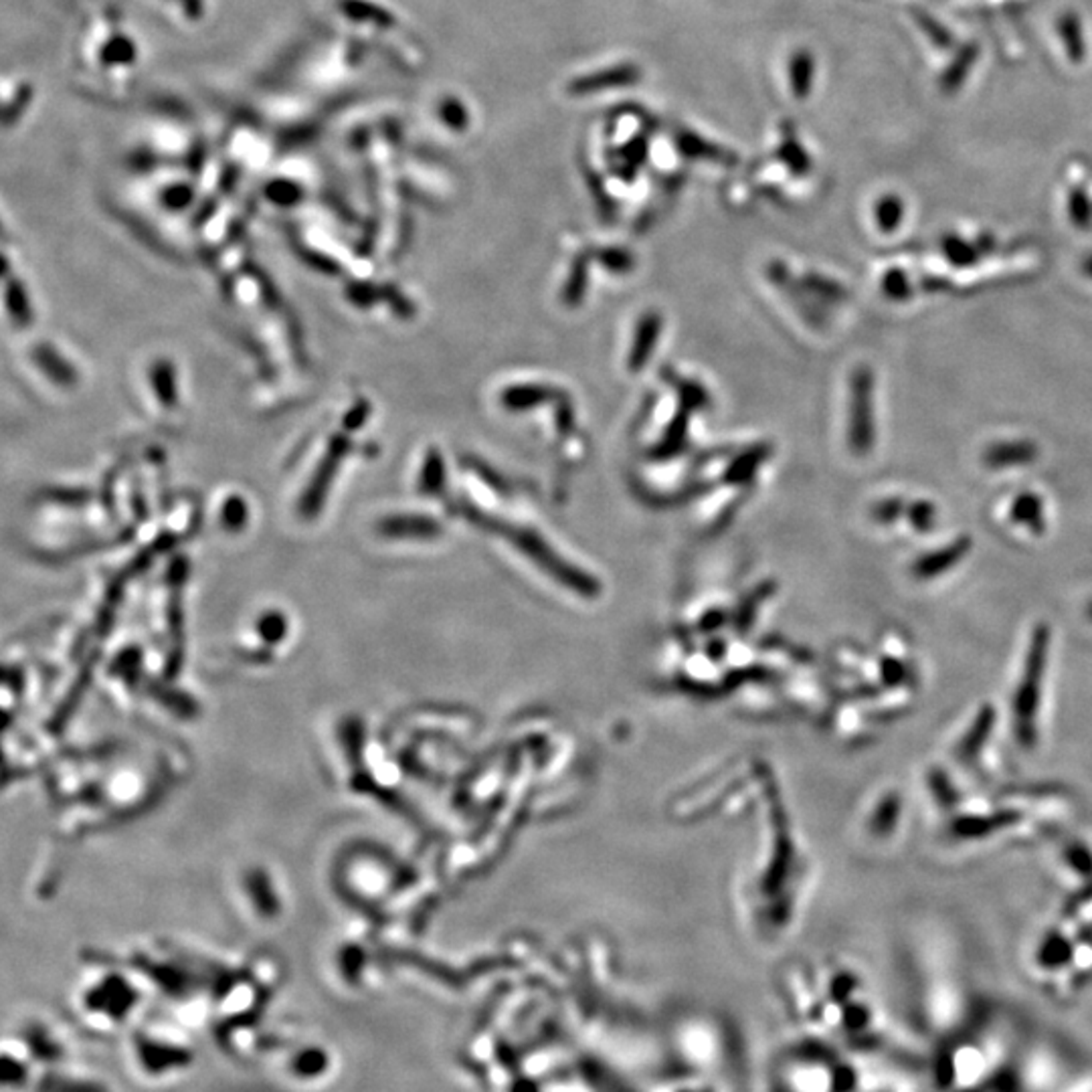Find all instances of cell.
<instances>
[{
  "mask_svg": "<svg viewBox=\"0 0 1092 1092\" xmlns=\"http://www.w3.org/2000/svg\"><path fill=\"white\" fill-rule=\"evenodd\" d=\"M1048 647H1050V629L1046 623H1040L1030 642L1028 658H1025V668L1021 674V682L1016 690L1014 712H1016V736L1020 745L1030 749L1036 742V712L1040 704V688L1046 670Z\"/></svg>",
  "mask_w": 1092,
  "mask_h": 1092,
  "instance_id": "6da1fadb",
  "label": "cell"
},
{
  "mask_svg": "<svg viewBox=\"0 0 1092 1092\" xmlns=\"http://www.w3.org/2000/svg\"><path fill=\"white\" fill-rule=\"evenodd\" d=\"M849 445L864 455L874 445V375L868 366L856 368L851 377Z\"/></svg>",
  "mask_w": 1092,
  "mask_h": 1092,
  "instance_id": "7a4b0ae2",
  "label": "cell"
},
{
  "mask_svg": "<svg viewBox=\"0 0 1092 1092\" xmlns=\"http://www.w3.org/2000/svg\"><path fill=\"white\" fill-rule=\"evenodd\" d=\"M997 249H999L997 239L990 233H983V235L975 237L973 242L951 233V235L943 237V242H941V251H943L945 259L949 261L953 268H959V270H967V268L979 266L983 259L993 255Z\"/></svg>",
  "mask_w": 1092,
  "mask_h": 1092,
  "instance_id": "3957f363",
  "label": "cell"
},
{
  "mask_svg": "<svg viewBox=\"0 0 1092 1092\" xmlns=\"http://www.w3.org/2000/svg\"><path fill=\"white\" fill-rule=\"evenodd\" d=\"M971 546H973L971 536L963 534V536H957L953 542L941 546V549H936L934 553H927L914 564L916 577L933 579V577H938V575L951 571L955 564H959L971 553Z\"/></svg>",
  "mask_w": 1092,
  "mask_h": 1092,
  "instance_id": "277c9868",
  "label": "cell"
},
{
  "mask_svg": "<svg viewBox=\"0 0 1092 1092\" xmlns=\"http://www.w3.org/2000/svg\"><path fill=\"white\" fill-rule=\"evenodd\" d=\"M1040 457V447L1032 440L997 442L983 451V464L990 470H1006L1018 466H1030Z\"/></svg>",
  "mask_w": 1092,
  "mask_h": 1092,
  "instance_id": "5b68a950",
  "label": "cell"
},
{
  "mask_svg": "<svg viewBox=\"0 0 1092 1092\" xmlns=\"http://www.w3.org/2000/svg\"><path fill=\"white\" fill-rule=\"evenodd\" d=\"M1010 518L1016 524H1020V527L1028 529L1030 532L1042 534L1046 531V504H1044V500L1034 492H1021L1012 502Z\"/></svg>",
  "mask_w": 1092,
  "mask_h": 1092,
  "instance_id": "8992f818",
  "label": "cell"
},
{
  "mask_svg": "<svg viewBox=\"0 0 1092 1092\" xmlns=\"http://www.w3.org/2000/svg\"><path fill=\"white\" fill-rule=\"evenodd\" d=\"M1018 814L1014 812H997L993 816H973V818H961L959 821H955L953 825V832L963 838V840H971V838H983V836H990L1001 827H1008L1010 823L1018 821Z\"/></svg>",
  "mask_w": 1092,
  "mask_h": 1092,
  "instance_id": "52a82bcc",
  "label": "cell"
},
{
  "mask_svg": "<svg viewBox=\"0 0 1092 1092\" xmlns=\"http://www.w3.org/2000/svg\"><path fill=\"white\" fill-rule=\"evenodd\" d=\"M660 328H662V322H660L658 314H647L642 320V324L638 328L636 344H633V348H631V359H629V364H631L633 370L644 366L646 360L649 359L651 348H653L655 340H658Z\"/></svg>",
  "mask_w": 1092,
  "mask_h": 1092,
  "instance_id": "ba28073f",
  "label": "cell"
},
{
  "mask_svg": "<svg viewBox=\"0 0 1092 1092\" xmlns=\"http://www.w3.org/2000/svg\"><path fill=\"white\" fill-rule=\"evenodd\" d=\"M993 720H995L993 708L986 706L979 712V716L975 718V723L971 725L969 733L965 734L963 742H961V757H963L965 761L973 759L979 753V749L983 747V742L988 740L991 727H993Z\"/></svg>",
  "mask_w": 1092,
  "mask_h": 1092,
  "instance_id": "9c48e42d",
  "label": "cell"
},
{
  "mask_svg": "<svg viewBox=\"0 0 1092 1092\" xmlns=\"http://www.w3.org/2000/svg\"><path fill=\"white\" fill-rule=\"evenodd\" d=\"M1073 955V949L1064 941V936L1052 934L1048 936L1038 951V959L1044 967H1060L1066 965Z\"/></svg>",
  "mask_w": 1092,
  "mask_h": 1092,
  "instance_id": "30bf717a",
  "label": "cell"
},
{
  "mask_svg": "<svg viewBox=\"0 0 1092 1092\" xmlns=\"http://www.w3.org/2000/svg\"><path fill=\"white\" fill-rule=\"evenodd\" d=\"M1068 213H1070V221H1073L1078 229H1088L1092 225V203L1084 188L1075 187L1070 190Z\"/></svg>",
  "mask_w": 1092,
  "mask_h": 1092,
  "instance_id": "8fae6325",
  "label": "cell"
},
{
  "mask_svg": "<svg viewBox=\"0 0 1092 1092\" xmlns=\"http://www.w3.org/2000/svg\"><path fill=\"white\" fill-rule=\"evenodd\" d=\"M1060 33L1064 39V45L1068 49V55L1080 61L1084 55V41L1080 35V25H1078V18H1075L1073 14H1066L1060 20Z\"/></svg>",
  "mask_w": 1092,
  "mask_h": 1092,
  "instance_id": "7c38bea8",
  "label": "cell"
},
{
  "mask_svg": "<svg viewBox=\"0 0 1092 1092\" xmlns=\"http://www.w3.org/2000/svg\"><path fill=\"white\" fill-rule=\"evenodd\" d=\"M906 516L916 531L927 532L936 524V506L929 500H916L906 508Z\"/></svg>",
  "mask_w": 1092,
  "mask_h": 1092,
  "instance_id": "4fadbf2b",
  "label": "cell"
},
{
  "mask_svg": "<svg viewBox=\"0 0 1092 1092\" xmlns=\"http://www.w3.org/2000/svg\"><path fill=\"white\" fill-rule=\"evenodd\" d=\"M882 290L890 300H897V302H905L914 294L912 283L903 270L886 272V275L882 277Z\"/></svg>",
  "mask_w": 1092,
  "mask_h": 1092,
  "instance_id": "5bb4252c",
  "label": "cell"
},
{
  "mask_svg": "<svg viewBox=\"0 0 1092 1092\" xmlns=\"http://www.w3.org/2000/svg\"><path fill=\"white\" fill-rule=\"evenodd\" d=\"M878 225L882 231L890 233L897 229L903 221V203L899 199H894V196H888L880 205H878Z\"/></svg>",
  "mask_w": 1092,
  "mask_h": 1092,
  "instance_id": "9a60e30c",
  "label": "cell"
},
{
  "mask_svg": "<svg viewBox=\"0 0 1092 1092\" xmlns=\"http://www.w3.org/2000/svg\"><path fill=\"white\" fill-rule=\"evenodd\" d=\"M905 512H906V506H905V500H903V498H888V500H882V502H878L876 506L872 508L874 520L882 522V524L897 522Z\"/></svg>",
  "mask_w": 1092,
  "mask_h": 1092,
  "instance_id": "2e32d148",
  "label": "cell"
},
{
  "mask_svg": "<svg viewBox=\"0 0 1092 1092\" xmlns=\"http://www.w3.org/2000/svg\"><path fill=\"white\" fill-rule=\"evenodd\" d=\"M975 57H977V49H975V47L963 49V53H961V55L955 59L951 72L945 75V83H947L949 87H955V85L961 83V79H965V75L969 73Z\"/></svg>",
  "mask_w": 1092,
  "mask_h": 1092,
  "instance_id": "e0dca14e",
  "label": "cell"
},
{
  "mask_svg": "<svg viewBox=\"0 0 1092 1092\" xmlns=\"http://www.w3.org/2000/svg\"><path fill=\"white\" fill-rule=\"evenodd\" d=\"M1066 860H1068L1070 866H1073V868L1078 870V872H1082V874H1090V872H1092V856H1090V851H1088L1084 846H1080V844H1075V846H1070V848L1066 849Z\"/></svg>",
  "mask_w": 1092,
  "mask_h": 1092,
  "instance_id": "ac0fdd59",
  "label": "cell"
},
{
  "mask_svg": "<svg viewBox=\"0 0 1092 1092\" xmlns=\"http://www.w3.org/2000/svg\"><path fill=\"white\" fill-rule=\"evenodd\" d=\"M1082 272H1084L1086 277L1092 279V255H1086V257L1082 259Z\"/></svg>",
  "mask_w": 1092,
  "mask_h": 1092,
  "instance_id": "d6986e66",
  "label": "cell"
},
{
  "mask_svg": "<svg viewBox=\"0 0 1092 1092\" xmlns=\"http://www.w3.org/2000/svg\"><path fill=\"white\" fill-rule=\"evenodd\" d=\"M1086 618L1092 621V601L1086 605Z\"/></svg>",
  "mask_w": 1092,
  "mask_h": 1092,
  "instance_id": "ffe728a7",
  "label": "cell"
}]
</instances>
